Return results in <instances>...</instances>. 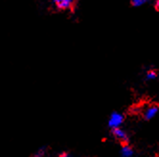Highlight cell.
I'll return each instance as SVG.
<instances>
[{
    "label": "cell",
    "instance_id": "obj_1",
    "mask_svg": "<svg viewBox=\"0 0 159 157\" xmlns=\"http://www.w3.org/2000/svg\"><path fill=\"white\" fill-rule=\"evenodd\" d=\"M124 122V117L121 113L113 112L108 119V127L111 128H118Z\"/></svg>",
    "mask_w": 159,
    "mask_h": 157
},
{
    "label": "cell",
    "instance_id": "obj_6",
    "mask_svg": "<svg viewBox=\"0 0 159 157\" xmlns=\"http://www.w3.org/2000/svg\"><path fill=\"white\" fill-rule=\"evenodd\" d=\"M157 75L154 71L151 70V71H148L147 74H146V78H147V80H150V81H152L154 80V78H156Z\"/></svg>",
    "mask_w": 159,
    "mask_h": 157
},
{
    "label": "cell",
    "instance_id": "obj_9",
    "mask_svg": "<svg viewBox=\"0 0 159 157\" xmlns=\"http://www.w3.org/2000/svg\"><path fill=\"white\" fill-rule=\"evenodd\" d=\"M154 8H155V10L157 11H159V0H156V2H155V5H154Z\"/></svg>",
    "mask_w": 159,
    "mask_h": 157
},
{
    "label": "cell",
    "instance_id": "obj_4",
    "mask_svg": "<svg viewBox=\"0 0 159 157\" xmlns=\"http://www.w3.org/2000/svg\"><path fill=\"white\" fill-rule=\"evenodd\" d=\"M157 112H158V106L155 105H152L145 110L144 117L146 120H151L157 114Z\"/></svg>",
    "mask_w": 159,
    "mask_h": 157
},
{
    "label": "cell",
    "instance_id": "obj_8",
    "mask_svg": "<svg viewBox=\"0 0 159 157\" xmlns=\"http://www.w3.org/2000/svg\"><path fill=\"white\" fill-rule=\"evenodd\" d=\"M59 157H72L69 153H67V152H63V153H61Z\"/></svg>",
    "mask_w": 159,
    "mask_h": 157
},
{
    "label": "cell",
    "instance_id": "obj_5",
    "mask_svg": "<svg viewBox=\"0 0 159 157\" xmlns=\"http://www.w3.org/2000/svg\"><path fill=\"white\" fill-rule=\"evenodd\" d=\"M123 157H132L133 156V150L129 147V145L123 146L122 150H121Z\"/></svg>",
    "mask_w": 159,
    "mask_h": 157
},
{
    "label": "cell",
    "instance_id": "obj_2",
    "mask_svg": "<svg viewBox=\"0 0 159 157\" xmlns=\"http://www.w3.org/2000/svg\"><path fill=\"white\" fill-rule=\"evenodd\" d=\"M55 4L60 10H67L75 7L77 0H54Z\"/></svg>",
    "mask_w": 159,
    "mask_h": 157
},
{
    "label": "cell",
    "instance_id": "obj_7",
    "mask_svg": "<svg viewBox=\"0 0 159 157\" xmlns=\"http://www.w3.org/2000/svg\"><path fill=\"white\" fill-rule=\"evenodd\" d=\"M45 151H46V150H45V149H40V150L35 154V156H34V157H43L44 154H45Z\"/></svg>",
    "mask_w": 159,
    "mask_h": 157
},
{
    "label": "cell",
    "instance_id": "obj_3",
    "mask_svg": "<svg viewBox=\"0 0 159 157\" xmlns=\"http://www.w3.org/2000/svg\"><path fill=\"white\" fill-rule=\"evenodd\" d=\"M113 136H114L117 140H119L122 143H128L129 142V135L128 133L125 131L124 129L118 128H114L112 131Z\"/></svg>",
    "mask_w": 159,
    "mask_h": 157
}]
</instances>
